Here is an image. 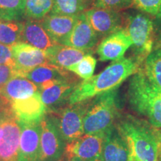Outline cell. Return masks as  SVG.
Instances as JSON below:
<instances>
[{"label":"cell","mask_w":161,"mask_h":161,"mask_svg":"<svg viewBox=\"0 0 161 161\" xmlns=\"http://www.w3.org/2000/svg\"><path fill=\"white\" fill-rule=\"evenodd\" d=\"M0 64L14 66L11 46L0 43Z\"/></svg>","instance_id":"obj_32"},{"label":"cell","mask_w":161,"mask_h":161,"mask_svg":"<svg viewBox=\"0 0 161 161\" xmlns=\"http://www.w3.org/2000/svg\"><path fill=\"white\" fill-rule=\"evenodd\" d=\"M121 113L117 89L91 98L84 119V134H106L114 128Z\"/></svg>","instance_id":"obj_4"},{"label":"cell","mask_w":161,"mask_h":161,"mask_svg":"<svg viewBox=\"0 0 161 161\" xmlns=\"http://www.w3.org/2000/svg\"><path fill=\"white\" fill-rule=\"evenodd\" d=\"M157 133H158L159 140L161 141V128H160V129H158V128H157Z\"/></svg>","instance_id":"obj_36"},{"label":"cell","mask_w":161,"mask_h":161,"mask_svg":"<svg viewBox=\"0 0 161 161\" xmlns=\"http://www.w3.org/2000/svg\"><path fill=\"white\" fill-rule=\"evenodd\" d=\"M39 91L35 83L23 76L16 75L0 89V95L10 102L23 99Z\"/></svg>","instance_id":"obj_22"},{"label":"cell","mask_w":161,"mask_h":161,"mask_svg":"<svg viewBox=\"0 0 161 161\" xmlns=\"http://www.w3.org/2000/svg\"><path fill=\"white\" fill-rule=\"evenodd\" d=\"M77 17L49 13L40 22L52 41L55 44L64 46L75 26Z\"/></svg>","instance_id":"obj_17"},{"label":"cell","mask_w":161,"mask_h":161,"mask_svg":"<svg viewBox=\"0 0 161 161\" xmlns=\"http://www.w3.org/2000/svg\"><path fill=\"white\" fill-rule=\"evenodd\" d=\"M22 39L23 43L43 51L55 45L43 29L41 22L32 19H26L23 22Z\"/></svg>","instance_id":"obj_21"},{"label":"cell","mask_w":161,"mask_h":161,"mask_svg":"<svg viewBox=\"0 0 161 161\" xmlns=\"http://www.w3.org/2000/svg\"><path fill=\"white\" fill-rule=\"evenodd\" d=\"M140 64L131 58H122L113 61L98 75L80 81L69 96V104H74L91 99L103 92L118 87L140 68Z\"/></svg>","instance_id":"obj_2"},{"label":"cell","mask_w":161,"mask_h":161,"mask_svg":"<svg viewBox=\"0 0 161 161\" xmlns=\"http://www.w3.org/2000/svg\"><path fill=\"white\" fill-rule=\"evenodd\" d=\"M127 98L133 111L152 127L161 128V97L147 79L142 67L130 78Z\"/></svg>","instance_id":"obj_3"},{"label":"cell","mask_w":161,"mask_h":161,"mask_svg":"<svg viewBox=\"0 0 161 161\" xmlns=\"http://www.w3.org/2000/svg\"><path fill=\"white\" fill-rule=\"evenodd\" d=\"M90 99L46 112L66 143L84 135L83 122Z\"/></svg>","instance_id":"obj_6"},{"label":"cell","mask_w":161,"mask_h":161,"mask_svg":"<svg viewBox=\"0 0 161 161\" xmlns=\"http://www.w3.org/2000/svg\"><path fill=\"white\" fill-rule=\"evenodd\" d=\"M60 161H87V160H82V159H80L78 158H66V157L63 156V158H62V159Z\"/></svg>","instance_id":"obj_34"},{"label":"cell","mask_w":161,"mask_h":161,"mask_svg":"<svg viewBox=\"0 0 161 161\" xmlns=\"http://www.w3.org/2000/svg\"><path fill=\"white\" fill-rule=\"evenodd\" d=\"M157 161H161V141H159L158 148V160Z\"/></svg>","instance_id":"obj_35"},{"label":"cell","mask_w":161,"mask_h":161,"mask_svg":"<svg viewBox=\"0 0 161 161\" xmlns=\"http://www.w3.org/2000/svg\"><path fill=\"white\" fill-rule=\"evenodd\" d=\"M96 63L97 60L92 56V54H87L80 61L68 67L66 69L75 74L82 79L86 80L93 75Z\"/></svg>","instance_id":"obj_28"},{"label":"cell","mask_w":161,"mask_h":161,"mask_svg":"<svg viewBox=\"0 0 161 161\" xmlns=\"http://www.w3.org/2000/svg\"><path fill=\"white\" fill-rule=\"evenodd\" d=\"M115 128L128 150V161H157L159 138L157 128L143 119L121 113Z\"/></svg>","instance_id":"obj_1"},{"label":"cell","mask_w":161,"mask_h":161,"mask_svg":"<svg viewBox=\"0 0 161 161\" xmlns=\"http://www.w3.org/2000/svg\"><path fill=\"white\" fill-rule=\"evenodd\" d=\"M53 0H26L25 19L41 21L51 11Z\"/></svg>","instance_id":"obj_27"},{"label":"cell","mask_w":161,"mask_h":161,"mask_svg":"<svg viewBox=\"0 0 161 161\" xmlns=\"http://www.w3.org/2000/svg\"><path fill=\"white\" fill-rule=\"evenodd\" d=\"M153 25L154 32V45L156 49H158L161 47V7L158 14L153 19Z\"/></svg>","instance_id":"obj_33"},{"label":"cell","mask_w":161,"mask_h":161,"mask_svg":"<svg viewBox=\"0 0 161 161\" xmlns=\"http://www.w3.org/2000/svg\"><path fill=\"white\" fill-rule=\"evenodd\" d=\"M45 52L48 64L66 69L80 61L86 55L93 52V51L78 49L59 44H55Z\"/></svg>","instance_id":"obj_19"},{"label":"cell","mask_w":161,"mask_h":161,"mask_svg":"<svg viewBox=\"0 0 161 161\" xmlns=\"http://www.w3.org/2000/svg\"><path fill=\"white\" fill-rule=\"evenodd\" d=\"M142 70L153 88L161 92V47L154 49L147 56Z\"/></svg>","instance_id":"obj_23"},{"label":"cell","mask_w":161,"mask_h":161,"mask_svg":"<svg viewBox=\"0 0 161 161\" xmlns=\"http://www.w3.org/2000/svg\"><path fill=\"white\" fill-rule=\"evenodd\" d=\"M26 0H0V19L22 22L25 18Z\"/></svg>","instance_id":"obj_26"},{"label":"cell","mask_w":161,"mask_h":161,"mask_svg":"<svg viewBox=\"0 0 161 161\" xmlns=\"http://www.w3.org/2000/svg\"><path fill=\"white\" fill-rule=\"evenodd\" d=\"M3 129L0 140V161H17L21 128L14 114L6 119Z\"/></svg>","instance_id":"obj_16"},{"label":"cell","mask_w":161,"mask_h":161,"mask_svg":"<svg viewBox=\"0 0 161 161\" xmlns=\"http://www.w3.org/2000/svg\"><path fill=\"white\" fill-rule=\"evenodd\" d=\"M106 134H84L66 144L64 156L87 161H98Z\"/></svg>","instance_id":"obj_8"},{"label":"cell","mask_w":161,"mask_h":161,"mask_svg":"<svg viewBox=\"0 0 161 161\" xmlns=\"http://www.w3.org/2000/svg\"><path fill=\"white\" fill-rule=\"evenodd\" d=\"M91 8L121 11L132 6L133 0H90Z\"/></svg>","instance_id":"obj_29"},{"label":"cell","mask_w":161,"mask_h":161,"mask_svg":"<svg viewBox=\"0 0 161 161\" xmlns=\"http://www.w3.org/2000/svg\"><path fill=\"white\" fill-rule=\"evenodd\" d=\"M40 125L41 161H60L64 154L66 142L47 116H44Z\"/></svg>","instance_id":"obj_7"},{"label":"cell","mask_w":161,"mask_h":161,"mask_svg":"<svg viewBox=\"0 0 161 161\" xmlns=\"http://www.w3.org/2000/svg\"><path fill=\"white\" fill-rule=\"evenodd\" d=\"M11 110L19 125L40 123L46 111L39 91L30 97L11 102Z\"/></svg>","instance_id":"obj_9"},{"label":"cell","mask_w":161,"mask_h":161,"mask_svg":"<svg viewBox=\"0 0 161 161\" xmlns=\"http://www.w3.org/2000/svg\"><path fill=\"white\" fill-rule=\"evenodd\" d=\"M131 46V40L122 27L102 39L96 48V53L101 61H115L124 58L125 52Z\"/></svg>","instance_id":"obj_11"},{"label":"cell","mask_w":161,"mask_h":161,"mask_svg":"<svg viewBox=\"0 0 161 161\" xmlns=\"http://www.w3.org/2000/svg\"><path fill=\"white\" fill-rule=\"evenodd\" d=\"M84 13L99 40L104 39L123 26V17L119 11L91 8Z\"/></svg>","instance_id":"obj_10"},{"label":"cell","mask_w":161,"mask_h":161,"mask_svg":"<svg viewBox=\"0 0 161 161\" xmlns=\"http://www.w3.org/2000/svg\"><path fill=\"white\" fill-rule=\"evenodd\" d=\"M99 40L85 13L83 12L78 15L75 26L64 46L86 51H93L92 49Z\"/></svg>","instance_id":"obj_15"},{"label":"cell","mask_w":161,"mask_h":161,"mask_svg":"<svg viewBox=\"0 0 161 161\" xmlns=\"http://www.w3.org/2000/svg\"><path fill=\"white\" fill-rule=\"evenodd\" d=\"M23 23L0 19V43L12 46L23 42Z\"/></svg>","instance_id":"obj_24"},{"label":"cell","mask_w":161,"mask_h":161,"mask_svg":"<svg viewBox=\"0 0 161 161\" xmlns=\"http://www.w3.org/2000/svg\"><path fill=\"white\" fill-rule=\"evenodd\" d=\"M20 76H23L35 83L39 90L49 87L58 82L78 79L69 70L50 64L37 66L24 72Z\"/></svg>","instance_id":"obj_12"},{"label":"cell","mask_w":161,"mask_h":161,"mask_svg":"<svg viewBox=\"0 0 161 161\" xmlns=\"http://www.w3.org/2000/svg\"><path fill=\"white\" fill-rule=\"evenodd\" d=\"M19 125L21 135L17 161H41L40 123Z\"/></svg>","instance_id":"obj_14"},{"label":"cell","mask_w":161,"mask_h":161,"mask_svg":"<svg viewBox=\"0 0 161 161\" xmlns=\"http://www.w3.org/2000/svg\"><path fill=\"white\" fill-rule=\"evenodd\" d=\"M11 49L14 69L17 75H21L37 66L48 64L46 52L29 44L21 42L12 46Z\"/></svg>","instance_id":"obj_13"},{"label":"cell","mask_w":161,"mask_h":161,"mask_svg":"<svg viewBox=\"0 0 161 161\" xmlns=\"http://www.w3.org/2000/svg\"><path fill=\"white\" fill-rule=\"evenodd\" d=\"M132 6L147 14L155 17L161 7V0H133Z\"/></svg>","instance_id":"obj_30"},{"label":"cell","mask_w":161,"mask_h":161,"mask_svg":"<svg viewBox=\"0 0 161 161\" xmlns=\"http://www.w3.org/2000/svg\"><path fill=\"white\" fill-rule=\"evenodd\" d=\"M159 95H160V96L161 97V92H159Z\"/></svg>","instance_id":"obj_37"},{"label":"cell","mask_w":161,"mask_h":161,"mask_svg":"<svg viewBox=\"0 0 161 161\" xmlns=\"http://www.w3.org/2000/svg\"><path fill=\"white\" fill-rule=\"evenodd\" d=\"M90 0H53L50 14L64 16H78L87 9Z\"/></svg>","instance_id":"obj_25"},{"label":"cell","mask_w":161,"mask_h":161,"mask_svg":"<svg viewBox=\"0 0 161 161\" xmlns=\"http://www.w3.org/2000/svg\"><path fill=\"white\" fill-rule=\"evenodd\" d=\"M79 82L78 79L58 82L39 90L42 101L46 107V112L68 104L70 95Z\"/></svg>","instance_id":"obj_18"},{"label":"cell","mask_w":161,"mask_h":161,"mask_svg":"<svg viewBox=\"0 0 161 161\" xmlns=\"http://www.w3.org/2000/svg\"><path fill=\"white\" fill-rule=\"evenodd\" d=\"M123 17V26L131 40L134 58L142 66L154 46L153 19L142 12L128 13Z\"/></svg>","instance_id":"obj_5"},{"label":"cell","mask_w":161,"mask_h":161,"mask_svg":"<svg viewBox=\"0 0 161 161\" xmlns=\"http://www.w3.org/2000/svg\"><path fill=\"white\" fill-rule=\"evenodd\" d=\"M16 75L14 66L0 64V89Z\"/></svg>","instance_id":"obj_31"},{"label":"cell","mask_w":161,"mask_h":161,"mask_svg":"<svg viewBox=\"0 0 161 161\" xmlns=\"http://www.w3.org/2000/svg\"><path fill=\"white\" fill-rule=\"evenodd\" d=\"M98 161H128V148L115 126L106 133Z\"/></svg>","instance_id":"obj_20"}]
</instances>
